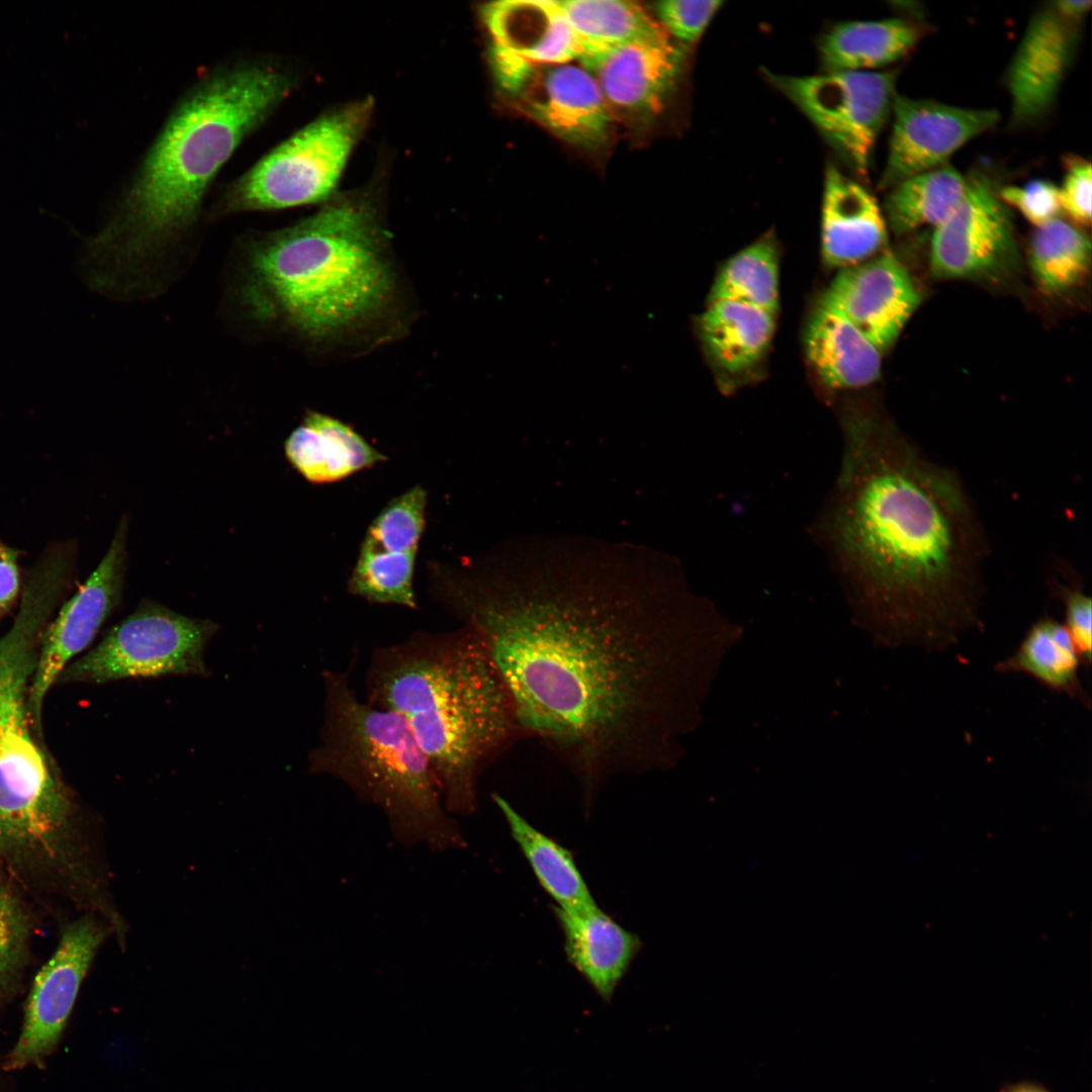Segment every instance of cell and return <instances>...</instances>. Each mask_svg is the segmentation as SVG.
<instances>
[{"label":"cell","mask_w":1092,"mask_h":1092,"mask_svg":"<svg viewBox=\"0 0 1092 1092\" xmlns=\"http://www.w3.org/2000/svg\"><path fill=\"white\" fill-rule=\"evenodd\" d=\"M661 589L453 579L439 601L484 643L526 739L589 807L607 784L668 761L677 628Z\"/></svg>","instance_id":"6da1fadb"},{"label":"cell","mask_w":1092,"mask_h":1092,"mask_svg":"<svg viewBox=\"0 0 1092 1092\" xmlns=\"http://www.w3.org/2000/svg\"><path fill=\"white\" fill-rule=\"evenodd\" d=\"M813 528L837 573L906 639L944 641L973 623L986 543L970 495L890 428L846 420Z\"/></svg>","instance_id":"7a4b0ae2"},{"label":"cell","mask_w":1092,"mask_h":1092,"mask_svg":"<svg viewBox=\"0 0 1092 1092\" xmlns=\"http://www.w3.org/2000/svg\"><path fill=\"white\" fill-rule=\"evenodd\" d=\"M366 702L399 715L438 781L446 810L470 816L478 808L484 771L525 740L510 692L469 626L417 631L373 649Z\"/></svg>","instance_id":"3957f363"},{"label":"cell","mask_w":1092,"mask_h":1092,"mask_svg":"<svg viewBox=\"0 0 1092 1092\" xmlns=\"http://www.w3.org/2000/svg\"><path fill=\"white\" fill-rule=\"evenodd\" d=\"M292 84L289 73L262 63L237 65L200 81L165 123L108 236L138 254L184 230L216 173Z\"/></svg>","instance_id":"277c9868"},{"label":"cell","mask_w":1092,"mask_h":1092,"mask_svg":"<svg viewBox=\"0 0 1092 1092\" xmlns=\"http://www.w3.org/2000/svg\"><path fill=\"white\" fill-rule=\"evenodd\" d=\"M249 297L263 315L325 337L356 324L387 299L392 275L376 210L347 194L259 241L251 252Z\"/></svg>","instance_id":"5b68a950"},{"label":"cell","mask_w":1092,"mask_h":1092,"mask_svg":"<svg viewBox=\"0 0 1092 1092\" xmlns=\"http://www.w3.org/2000/svg\"><path fill=\"white\" fill-rule=\"evenodd\" d=\"M59 586L51 574L34 572L14 623L0 639V858L23 876L79 884L88 871L73 802L32 734L27 708L38 633Z\"/></svg>","instance_id":"8992f818"},{"label":"cell","mask_w":1092,"mask_h":1092,"mask_svg":"<svg viewBox=\"0 0 1092 1092\" xmlns=\"http://www.w3.org/2000/svg\"><path fill=\"white\" fill-rule=\"evenodd\" d=\"M323 723L307 756L310 775L346 785L385 816L394 838L431 850L465 840L445 808L438 781L405 721L358 698L349 670L325 669Z\"/></svg>","instance_id":"52a82bcc"},{"label":"cell","mask_w":1092,"mask_h":1092,"mask_svg":"<svg viewBox=\"0 0 1092 1092\" xmlns=\"http://www.w3.org/2000/svg\"><path fill=\"white\" fill-rule=\"evenodd\" d=\"M372 98L327 112L296 131L232 183L228 211L271 210L327 200L369 124Z\"/></svg>","instance_id":"ba28073f"},{"label":"cell","mask_w":1092,"mask_h":1092,"mask_svg":"<svg viewBox=\"0 0 1092 1092\" xmlns=\"http://www.w3.org/2000/svg\"><path fill=\"white\" fill-rule=\"evenodd\" d=\"M217 629L210 620L186 617L144 601L60 677L105 684L164 675L203 676L208 673L204 651Z\"/></svg>","instance_id":"9c48e42d"},{"label":"cell","mask_w":1092,"mask_h":1092,"mask_svg":"<svg viewBox=\"0 0 1092 1092\" xmlns=\"http://www.w3.org/2000/svg\"><path fill=\"white\" fill-rule=\"evenodd\" d=\"M488 60L502 96L564 142L599 151L615 119L594 77L578 63H538L489 46Z\"/></svg>","instance_id":"30bf717a"},{"label":"cell","mask_w":1092,"mask_h":1092,"mask_svg":"<svg viewBox=\"0 0 1092 1092\" xmlns=\"http://www.w3.org/2000/svg\"><path fill=\"white\" fill-rule=\"evenodd\" d=\"M767 81L814 125L856 175H868L895 93L890 72H834L792 76L765 72Z\"/></svg>","instance_id":"8fae6325"},{"label":"cell","mask_w":1092,"mask_h":1092,"mask_svg":"<svg viewBox=\"0 0 1092 1092\" xmlns=\"http://www.w3.org/2000/svg\"><path fill=\"white\" fill-rule=\"evenodd\" d=\"M110 932L112 927L95 916L65 927L57 949L34 978L21 1031L5 1068L39 1065L56 1049L95 954Z\"/></svg>","instance_id":"7c38bea8"},{"label":"cell","mask_w":1092,"mask_h":1092,"mask_svg":"<svg viewBox=\"0 0 1092 1092\" xmlns=\"http://www.w3.org/2000/svg\"><path fill=\"white\" fill-rule=\"evenodd\" d=\"M126 533L127 522L122 519L97 568L65 604L43 635L27 700L30 720L38 734L42 705L48 692L60 678L70 660L92 642L120 600L125 568Z\"/></svg>","instance_id":"4fadbf2b"},{"label":"cell","mask_w":1092,"mask_h":1092,"mask_svg":"<svg viewBox=\"0 0 1092 1092\" xmlns=\"http://www.w3.org/2000/svg\"><path fill=\"white\" fill-rule=\"evenodd\" d=\"M1090 0L1045 3L1030 18L1007 72L1012 119L1036 120L1053 105L1076 53Z\"/></svg>","instance_id":"5bb4252c"},{"label":"cell","mask_w":1092,"mask_h":1092,"mask_svg":"<svg viewBox=\"0 0 1092 1092\" xmlns=\"http://www.w3.org/2000/svg\"><path fill=\"white\" fill-rule=\"evenodd\" d=\"M426 507L427 492L416 485L381 510L362 541L350 594L374 604L417 608L414 571Z\"/></svg>","instance_id":"9a60e30c"},{"label":"cell","mask_w":1092,"mask_h":1092,"mask_svg":"<svg viewBox=\"0 0 1092 1092\" xmlns=\"http://www.w3.org/2000/svg\"><path fill=\"white\" fill-rule=\"evenodd\" d=\"M577 61L596 80L614 119L638 125L663 110L682 71L685 51L665 35L586 50Z\"/></svg>","instance_id":"2e32d148"},{"label":"cell","mask_w":1092,"mask_h":1092,"mask_svg":"<svg viewBox=\"0 0 1092 1092\" xmlns=\"http://www.w3.org/2000/svg\"><path fill=\"white\" fill-rule=\"evenodd\" d=\"M888 158L881 187L945 165L972 139L992 128L999 113L896 95Z\"/></svg>","instance_id":"e0dca14e"},{"label":"cell","mask_w":1092,"mask_h":1092,"mask_svg":"<svg viewBox=\"0 0 1092 1092\" xmlns=\"http://www.w3.org/2000/svg\"><path fill=\"white\" fill-rule=\"evenodd\" d=\"M1014 249L1003 201L985 178L968 179L954 210L933 229L930 266L939 278H971L995 271Z\"/></svg>","instance_id":"ac0fdd59"},{"label":"cell","mask_w":1092,"mask_h":1092,"mask_svg":"<svg viewBox=\"0 0 1092 1092\" xmlns=\"http://www.w3.org/2000/svg\"><path fill=\"white\" fill-rule=\"evenodd\" d=\"M920 300L905 267L885 253L840 269L819 302L841 313L883 352Z\"/></svg>","instance_id":"d6986e66"},{"label":"cell","mask_w":1092,"mask_h":1092,"mask_svg":"<svg viewBox=\"0 0 1092 1092\" xmlns=\"http://www.w3.org/2000/svg\"><path fill=\"white\" fill-rule=\"evenodd\" d=\"M887 243L886 222L875 197L834 165L825 171L821 252L829 267L846 268L876 256Z\"/></svg>","instance_id":"ffe728a7"},{"label":"cell","mask_w":1092,"mask_h":1092,"mask_svg":"<svg viewBox=\"0 0 1092 1092\" xmlns=\"http://www.w3.org/2000/svg\"><path fill=\"white\" fill-rule=\"evenodd\" d=\"M479 14L490 44L529 61L569 63L583 53L557 0L493 1Z\"/></svg>","instance_id":"44dd1931"},{"label":"cell","mask_w":1092,"mask_h":1092,"mask_svg":"<svg viewBox=\"0 0 1092 1092\" xmlns=\"http://www.w3.org/2000/svg\"><path fill=\"white\" fill-rule=\"evenodd\" d=\"M555 913L568 961L598 995L609 1001L639 951L640 939L597 904L575 911L556 908Z\"/></svg>","instance_id":"7402d4cb"},{"label":"cell","mask_w":1092,"mask_h":1092,"mask_svg":"<svg viewBox=\"0 0 1092 1092\" xmlns=\"http://www.w3.org/2000/svg\"><path fill=\"white\" fill-rule=\"evenodd\" d=\"M804 348L811 367L830 388H859L880 377L882 352L841 313L820 302L807 324Z\"/></svg>","instance_id":"603a6c76"},{"label":"cell","mask_w":1092,"mask_h":1092,"mask_svg":"<svg viewBox=\"0 0 1092 1092\" xmlns=\"http://www.w3.org/2000/svg\"><path fill=\"white\" fill-rule=\"evenodd\" d=\"M284 450L292 467L311 483L335 482L387 459L351 427L316 412L292 431Z\"/></svg>","instance_id":"cb8c5ba5"},{"label":"cell","mask_w":1092,"mask_h":1092,"mask_svg":"<svg viewBox=\"0 0 1092 1092\" xmlns=\"http://www.w3.org/2000/svg\"><path fill=\"white\" fill-rule=\"evenodd\" d=\"M921 36V27L905 18L840 22L820 40L821 66L825 73L872 71L906 56Z\"/></svg>","instance_id":"d4e9b609"},{"label":"cell","mask_w":1092,"mask_h":1092,"mask_svg":"<svg viewBox=\"0 0 1092 1092\" xmlns=\"http://www.w3.org/2000/svg\"><path fill=\"white\" fill-rule=\"evenodd\" d=\"M776 315L737 301L709 302L701 316L700 333L712 361L730 374L751 369L769 347Z\"/></svg>","instance_id":"484cf974"},{"label":"cell","mask_w":1092,"mask_h":1092,"mask_svg":"<svg viewBox=\"0 0 1092 1092\" xmlns=\"http://www.w3.org/2000/svg\"><path fill=\"white\" fill-rule=\"evenodd\" d=\"M1081 665V656L1066 626L1045 616L1031 625L1016 651L999 662L996 670L1026 673L1051 691L1089 706L1079 677Z\"/></svg>","instance_id":"4316f807"},{"label":"cell","mask_w":1092,"mask_h":1092,"mask_svg":"<svg viewBox=\"0 0 1092 1092\" xmlns=\"http://www.w3.org/2000/svg\"><path fill=\"white\" fill-rule=\"evenodd\" d=\"M491 798L556 908L575 911L596 905L571 853L530 824L502 795L493 793Z\"/></svg>","instance_id":"83f0119b"},{"label":"cell","mask_w":1092,"mask_h":1092,"mask_svg":"<svg viewBox=\"0 0 1092 1092\" xmlns=\"http://www.w3.org/2000/svg\"><path fill=\"white\" fill-rule=\"evenodd\" d=\"M967 185L968 179L946 165L899 181L885 201L891 229L903 235L936 228L962 201Z\"/></svg>","instance_id":"f1b7e54d"},{"label":"cell","mask_w":1092,"mask_h":1092,"mask_svg":"<svg viewBox=\"0 0 1092 1092\" xmlns=\"http://www.w3.org/2000/svg\"><path fill=\"white\" fill-rule=\"evenodd\" d=\"M557 2L583 47V52L616 48L668 35L659 22L636 2L621 0H557Z\"/></svg>","instance_id":"f546056e"},{"label":"cell","mask_w":1092,"mask_h":1092,"mask_svg":"<svg viewBox=\"0 0 1092 1092\" xmlns=\"http://www.w3.org/2000/svg\"><path fill=\"white\" fill-rule=\"evenodd\" d=\"M779 256L769 239L733 255L714 279L709 300H730L777 314L780 303Z\"/></svg>","instance_id":"4dcf8cb0"},{"label":"cell","mask_w":1092,"mask_h":1092,"mask_svg":"<svg viewBox=\"0 0 1092 1092\" xmlns=\"http://www.w3.org/2000/svg\"><path fill=\"white\" fill-rule=\"evenodd\" d=\"M1091 244L1080 230L1059 217L1036 228L1029 262L1038 285L1050 293L1065 291L1087 273Z\"/></svg>","instance_id":"1f68e13d"},{"label":"cell","mask_w":1092,"mask_h":1092,"mask_svg":"<svg viewBox=\"0 0 1092 1092\" xmlns=\"http://www.w3.org/2000/svg\"><path fill=\"white\" fill-rule=\"evenodd\" d=\"M28 920L0 873V996L10 987L24 953Z\"/></svg>","instance_id":"d6a6232c"},{"label":"cell","mask_w":1092,"mask_h":1092,"mask_svg":"<svg viewBox=\"0 0 1092 1092\" xmlns=\"http://www.w3.org/2000/svg\"><path fill=\"white\" fill-rule=\"evenodd\" d=\"M722 4L719 0H665L656 2L654 11L667 34L687 44L701 37Z\"/></svg>","instance_id":"836d02e7"},{"label":"cell","mask_w":1092,"mask_h":1092,"mask_svg":"<svg viewBox=\"0 0 1092 1092\" xmlns=\"http://www.w3.org/2000/svg\"><path fill=\"white\" fill-rule=\"evenodd\" d=\"M998 196L1035 228L1058 218L1062 211L1058 187L1045 180L1036 179L1021 186L1004 187Z\"/></svg>","instance_id":"e575fe53"},{"label":"cell","mask_w":1092,"mask_h":1092,"mask_svg":"<svg viewBox=\"0 0 1092 1092\" xmlns=\"http://www.w3.org/2000/svg\"><path fill=\"white\" fill-rule=\"evenodd\" d=\"M1059 189L1061 210L1077 223H1091L1092 168L1089 161L1073 157L1067 161L1066 174Z\"/></svg>","instance_id":"d590c367"},{"label":"cell","mask_w":1092,"mask_h":1092,"mask_svg":"<svg viewBox=\"0 0 1092 1092\" xmlns=\"http://www.w3.org/2000/svg\"><path fill=\"white\" fill-rule=\"evenodd\" d=\"M1056 593L1065 610V626L1081 656L1083 665L1091 663V599L1077 585L1057 584Z\"/></svg>","instance_id":"8d00e7d4"},{"label":"cell","mask_w":1092,"mask_h":1092,"mask_svg":"<svg viewBox=\"0 0 1092 1092\" xmlns=\"http://www.w3.org/2000/svg\"><path fill=\"white\" fill-rule=\"evenodd\" d=\"M19 590L15 553L0 542V616L13 604Z\"/></svg>","instance_id":"74e56055"},{"label":"cell","mask_w":1092,"mask_h":1092,"mask_svg":"<svg viewBox=\"0 0 1092 1092\" xmlns=\"http://www.w3.org/2000/svg\"><path fill=\"white\" fill-rule=\"evenodd\" d=\"M999 1092H1051L1043 1085L1032 1081H1020L1006 1084Z\"/></svg>","instance_id":"f35d334b"}]
</instances>
